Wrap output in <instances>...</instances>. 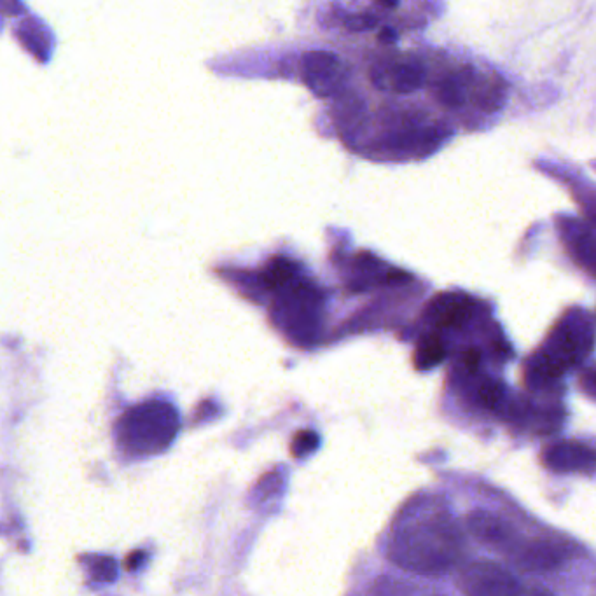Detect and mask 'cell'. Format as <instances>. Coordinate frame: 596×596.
I'll return each mask as SVG.
<instances>
[{"label": "cell", "mask_w": 596, "mask_h": 596, "mask_svg": "<svg viewBox=\"0 0 596 596\" xmlns=\"http://www.w3.org/2000/svg\"><path fill=\"white\" fill-rule=\"evenodd\" d=\"M544 462L556 472H586L596 469V450L577 441L553 444Z\"/></svg>", "instance_id": "obj_6"}, {"label": "cell", "mask_w": 596, "mask_h": 596, "mask_svg": "<svg viewBox=\"0 0 596 596\" xmlns=\"http://www.w3.org/2000/svg\"><path fill=\"white\" fill-rule=\"evenodd\" d=\"M91 579L98 583H112L118 577L116 562L109 556H100L90 567Z\"/></svg>", "instance_id": "obj_13"}, {"label": "cell", "mask_w": 596, "mask_h": 596, "mask_svg": "<svg viewBox=\"0 0 596 596\" xmlns=\"http://www.w3.org/2000/svg\"><path fill=\"white\" fill-rule=\"evenodd\" d=\"M179 430V411L174 404L161 399L128 409L116 423L119 448L132 457H149L167 450Z\"/></svg>", "instance_id": "obj_2"}, {"label": "cell", "mask_w": 596, "mask_h": 596, "mask_svg": "<svg viewBox=\"0 0 596 596\" xmlns=\"http://www.w3.org/2000/svg\"><path fill=\"white\" fill-rule=\"evenodd\" d=\"M469 315V306L464 301H453L451 305L444 308L439 324L443 327H462Z\"/></svg>", "instance_id": "obj_12"}, {"label": "cell", "mask_w": 596, "mask_h": 596, "mask_svg": "<svg viewBox=\"0 0 596 596\" xmlns=\"http://www.w3.org/2000/svg\"><path fill=\"white\" fill-rule=\"evenodd\" d=\"M146 551H135L132 555L128 556V560H126V567L128 570H135L139 569L140 565L144 563L146 560Z\"/></svg>", "instance_id": "obj_17"}, {"label": "cell", "mask_w": 596, "mask_h": 596, "mask_svg": "<svg viewBox=\"0 0 596 596\" xmlns=\"http://www.w3.org/2000/svg\"><path fill=\"white\" fill-rule=\"evenodd\" d=\"M420 83H422V72L416 69L415 65L402 63L394 69L392 84H394V90L399 93H411L420 86Z\"/></svg>", "instance_id": "obj_10"}, {"label": "cell", "mask_w": 596, "mask_h": 596, "mask_svg": "<svg viewBox=\"0 0 596 596\" xmlns=\"http://www.w3.org/2000/svg\"><path fill=\"white\" fill-rule=\"evenodd\" d=\"M518 567L528 572H546L555 569L563 560V551L549 541H530L516 549Z\"/></svg>", "instance_id": "obj_7"}, {"label": "cell", "mask_w": 596, "mask_h": 596, "mask_svg": "<svg viewBox=\"0 0 596 596\" xmlns=\"http://www.w3.org/2000/svg\"><path fill=\"white\" fill-rule=\"evenodd\" d=\"M457 549V530L439 514L402 525L392 542L390 556L404 569L439 574L457 558Z\"/></svg>", "instance_id": "obj_1"}, {"label": "cell", "mask_w": 596, "mask_h": 596, "mask_svg": "<svg viewBox=\"0 0 596 596\" xmlns=\"http://www.w3.org/2000/svg\"><path fill=\"white\" fill-rule=\"evenodd\" d=\"M275 292L277 298L271 305V320L275 326L298 345H312L322 327V291L298 275Z\"/></svg>", "instance_id": "obj_3"}, {"label": "cell", "mask_w": 596, "mask_h": 596, "mask_svg": "<svg viewBox=\"0 0 596 596\" xmlns=\"http://www.w3.org/2000/svg\"><path fill=\"white\" fill-rule=\"evenodd\" d=\"M464 364L465 368L469 369V371H476V369H478L479 364L478 352H476V350H469V352H465Z\"/></svg>", "instance_id": "obj_18"}, {"label": "cell", "mask_w": 596, "mask_h": 596, "mask_svg": "<svg viewBox=\"0 0 596 596\" xmlns=\"http://www.w3.org/2000/svg\"><path fill=\"white\" fill-rule=\"evenodd\" d=\"M441 97H443L444 102H448V104H460V93L457 91V86H453V84H444L443 91H441Z\"/></svg>", "instance_id": "obj_16"}, {"label": "cell", "mask_w": 596, "mask_h": 596, "mask_svg": "<svg viewBox=\"0 0 596 596\" xmlns=\"http://www.w3.org/2000/svg\"><path fill=\"white\" fill-rule=\"evenodd\" d=\"M520 596H553L548 590H542V588H534V590L525 591L520 593Z\"/></svg>", "instance_id": "obj_19"}, {"label": "cell", "mask_w": 596, "mask_h": 596, "mask_svg": "<svg viewBox=\"0 0 596 596\" xmlns=\"http://www.w3.org/2000/svg\"><path fill=\"white\" fill-rule=\"evenodd\" d=\"M320 437L313 430H301L292 441L291 451L294 457H305L319 448Z\"/></svg>", "instance_id": "obj_11"}, {"label": "cell", "mask_w": 596, "mask_h": 596, "mask_svg": "<svg viewBox=\"0 0 596 596\" xmlns=\"http://www.w3.org/2000/svg\"><path fill=\"white\" fill-rule=\"evenodd\" d=\"M375 23V18L364 14V16H357V18H352V20L348 21V27L352 28V30H366V28L373 27Z\"/></svg>", "instance_id": "obj_15"}, {"label": "cell", "mask_w": 596, "mask_h": 596, "mask_svg": "<svg viewBox=\"0 0 596 596\" xmlns=\"http://www.w3.org/2000/svg\"><path fill=\"white\" fill-rule=\"evenodd\" d=\"M301 72L310 90L320 97L336 91L343 77L340 58L329 51H310L301 62Z\"/></svg>", "instance_id": "obj_5"}, {"label": "cell", "mask_w": 596, "mask_h": 596, "mask_svg": "<svg viewBox=\"0 0 596 596\" xmlns=\"http://www.w3.org/2000/svg\"><path fill=\"white\" fill-rule=\"evenodd\" d=\"M469 530L479 541L488 542L493 546H502L513 541V530L506 521L485 511H476L469 516Z\"/></svg>", "instance_id": "obj_8"}, {"label": "cell", "mask_w": 596, "mask_h": 596, "mask_svg": "<svg viewBox=\"0 0 596 596\" xmlns=\"http://www.w3.org/2000/svg\"><path fill=\"white\" fill-rule=\"evenodd\" d=\"M444 359L443 341L436 334H430L416 348L415 364L418 369H430Z\"/></svg>", "instance_id": "obj_9"}, {"label": "cell", "mask_w": 596, "mask_h": 596, "mask_svg": "<svg viewBox=\"0 0 596 596\" xmlns=\"http://www.w3.org/2000/svg\"><path fill=\"white\" fill-rule=\"evenodd\" d=\"M460 590L465 596H520L516 577L493 562H474L460 574Z\"/></svg>", "instance_id": "obj_4"}, {"label": "cell", "mask_w": 596, "mask_h": 596, "mask_svg": "<svg viewBox=\"0 0 596 596\" xmlns=\"http://www.w3.org/2000/svg\"><path fill=\"white\" fill-rule=\"evenodd\" d=\"M591 382H593V385H595L596 389V371L595 373H591Z\"/></svg>", "instance_id": "obj_20"}, {"label": "cell", "mask_w": 596, "mask_h": 596, "mask_svg": "<svg viewBox=\"0 0 596 596\" xmlns=\"http://www.w3.org/2000/svg\"><path fill=\"white\" fill-rule=\"evenodd\" d=\"M478 399L485 408H497L500 402H502V399H504V387L499 382L486 380V382L479 385Z\"/></svg>", "instance_id": "obj_14"}]
</instances>
